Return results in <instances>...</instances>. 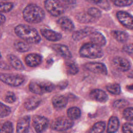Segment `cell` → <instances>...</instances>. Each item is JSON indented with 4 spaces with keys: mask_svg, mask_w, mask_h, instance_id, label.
<instances>
[{
    "mask_svg": "<svg viewBox=\"0 0 133 133\" xmlns=\"http://www.w3.org/2000/svg\"><path fill=\"white\" fill-rule=\"evenodd\" d=\"M14 31L18 37L27 43L37 44L41 41V36L37 31L30 25L18 24L15 28Z\"/></svg>",
    "mask_w": 133,
    "mask_h": 133,
    "instance_id": "obj_1",
    "label": "cell"
},
{
    "mask_svg": "<svg viewBox=\"0 0 133 133\" xmlns=\"http://www.w3.org/2000/svg\"><path fill=\"white\" fill-rule=\"evenodd\" d=\"M24 20L30 23H38L42 22L45 16V13L42 8L35 4L26 5L22 11Z\"/></svg>",
    "mask_w": 133,
    "mask_h": 133,
    "instance_id": "obj_2",
    "label": "cell"
},
{
    "mask_svg": "<svg viewBox=\"0 0 133 133\" xmlns=\"http://www.w3.org/2000/svg\"><path fill=\"white\" fill-rule=\"evenodd\" d=\"M29 88L30 90L37 95H43L52 91L55 88L51 82L43 79H33L31 81Z\"/></svg>",
    "mask_w": 133,
    "mask_h": 133,
    "instance_id": "obj_3",
    "label": "cell"
},
{
    "mask_svg": "<svg viewBox=\"0 0 133 133\" xmlns=\"http://www.w3.org/2000/svg\"><path fill=\"white\" fill-rule=\"evenodd\" d=\"M79 54L83 57L96 59L102 57L103 52L99 46L91 43L83 45L80 48Z\"/></svg>",
    "mask_w": 133,
    "mask_h": 133,
    "instance_id": "obj_4",
    "label": "cell"
},
{
    "mask_svg": "<svg viewBox=\"0 0 133 133\" xmlns=\"http://www.w3.org/2000/svg\"><path fill=\"white\" fill-rule=\"evenodd\" d=\"M44 7L51 16L58 17L64 14V8L59 0H45Z\"/></svg>",
    "mask_w": 133,
    "mask_h": 133,
    "instance_id": "obj_5",
    "label": "cell"
},
{
    "mask_svg": "<svg viewBox=\"0 0 133 133\" xmlns=\"http://www.w3.org/2000/svg\"><path fill=\"white\" fill-rule=\"evenodd\" d=\"M73 125L74 122L70 118L60 116L53 120L50 127L55 130L64 131L72 127Z\"/></svg>",
    "mask_w": 133,
    "mask_h": 133,
    "instance_id": "obj_6",
    "label": "cell"
},
{
    "mask_svg": "<svg viewBox=\"0 0 133 133\" xmlns=\"http://www.w3.org/2000/svg\"><path fill=\"white\" fill-rule=\"evenodd\" d=\"M0 81L9 86L16 87L23 83L24 81V78L20 74L1 73Z\"/></svg>",
    "mask_w": 133,
    "mask_h": 133,
    "instance_id": "obj_7",
    "label": "cell"
},
{
    "mask_svg": "<svg viewBox=\"0 0 133 133\" xmlns=\"http://www.w3.org/2000/svg\"><path fill=\"white\" fill-rule=\"evenodd\" d=\"M48 120L44 116L34 115L32 118V125L37 132H42L45 131L48 127Z\"/></svg>",
    "mask_w": 133,
    "mask_h": 133,
    "instance_id": "obj_8",
    "label": "cell"
},
{
    "mask_svg": "<svg viewBox=\"0 0 133 133\" xmlns=\"http://www.w3.org/2000/svg\"><path fill=\"white\" fill-rule=\"evenodd\" d=\"M117 18L119 21L125 27L133 29V17L127 12L119 11L117 12Z\"/></svg>",
    "mask_w": 133,
    "mask_h": 133,
    "instance_id": "obj_9",
    "label": "cell"
},
{
    "mask_svg": "<svg viewBox=\"0 0 133 133\" xmlns=\"http://www.w3.org/2000/svg\"><path fill=\"white\" fill-rule=\"evenodd\" d=\"M85 68L90 72L95 73L106 75L107 69L105 65L100 62H89L85 64Z\"/></svg>",
    "mask_w": 133,
    "mask_h": 133,
    "instance_id": "obj_10",
    "label": "cell"
},
{
    "mask_svg": "<svg viewBox=\"0 0 133 133\" xmlns=\"http://www.w3.org/2000/svg\"><path fill=\"white\" fill-rule=\"evenodd\" d=\"M30 123V118L29 116H24L20 118L17 124L16 132L18 133H26L29 131Z\"/></svg>",
    "mask_w": 133,
    "mask_h": 133,
    "instance_id": "obj_11",
    "label": "cell"
},
{
    "mask_svg": "<svg viewBox=\"0 0 133 133\" xmlns=\"http://www.w3.org/2000/svg\"><path fill=\"white\" fill-rule=\"evenodd\" d=\"M41 33L46 39L50 41L56 42L62 38V35L60 33L50 29H42L41 30Z\"/></svg>",
    "mask_w": 133,
    "mask_h": 133,
    "instance_id": "obj_12",
    "label": "cell"
},
{
    "mask_svg": "<svg viewBox=\"0 0 133 133\" xmlns=\"http://www.w3.org/2000/svg\"><path fill=\"white\" fill-rule=\"evenodd\" d=\"M52 48L62 57L66 59H70L72 57V54L69 48L62 44H55L51 45Z\"/></svg>",
    "mask_w": 133,
    "mask_h": 133,
    "instance_id": "obj_13",
    "label": "cell"
},
{
    "mask_svg": "<svg viewBox=\"0 0 133 133\" xmlns=\"http://www.w3.org/2000/svg\"><path fill=\"white\" fill-rule=\"evenodd\" d=\"M113 62L115 66L118 70L121 71H127L129 69L130 66V64L129 61L127 59L122 57H115L113 59Z\"/></svg>",
    "mask_w": 133,
    "mask_h": 133,
    "instance_id": "obj_14",
    "label": "cell"
},
{
    "mask_svg": "<svg viewBox=\"0 0 133 133\" xmlns=\"http://www.w3.org/2000/svg\"><path fill=\"white\" fill-rule=\"evenodd\" d=\"M89 96L92 99L101 102H105L108 99L107 94L104 91L99 89L92 90L90 92Z\"/></svg>",
    "mask_w": 133,
    "mask_h": 133,
    "instance_id": "obj_15",
    "label": "cell"
},
{
    "mask_svg": "<svg viewBox=\"0 0 133 133\" xmlns=\"http://www.w3.org/2000/svg\"><path fill=\"white\" fill-rule=\"evenodd\" d=\"M89 36L92 43L99 46H103L106 44V39L104 36L99 32L91 31Z\"/></svg>",
    "mask_w": 133,
    "mask_h": 133,
    "instance_id": "obj_16",
    "label": "cell"
},
{
    "mask_svg": "<svg viewBox=\"0 0 133 133\" xmlns=\"http://www.w3.org/2000/svg\"><path fill=\"white\" fill-rule=\"evenodd\" d=\"M57 23L64 31H71L74 28V25L72 20L65 16L59 18L57 20Z\"/></svg>",
    "mask_w": 133,
    "mask_h": 133,
    "instance_id": "obj_17",
    "label": "cell"
},
{
    "mask_svg": "<svg viewBox=\"0 0 133 133\" xmlns=\"http://www.w3.org/2000/svg\"><path fill=\"white\" fill-rule=\"evenodd\" d=\"M41 99L38 96H32L28 98L24 103V107L28 110L36 109L41 103Z\"/></svg>",
    "mask_w": 133,
    "mask_h": 133,
    "instance_id": "obj_18",
    "label": "cell"
},
{
    "mask_svg": "<svg viewBox=\"0 0 133 133\" xmlns=\"http://www.w3.org/2000/svg\"><path fill=\"white\" fill-rule=\"evenodd\" d=\"M25 61L29 66H36L41 64L42 57L37 54H30L25 57Z\"/></svg>",
    "mask_w": 133,
    "mask_h": 133,
    "instance_id": "obj_19",
    "label": "cell"
},
{
    "mask_svg": "<svg viewBox=\"0 0 133 133\" xmlns=\"http://www.w3.org/2000/svg\"><path fill=\"white\" fill-rule=\"evenodd\" d=\"M68 103L67 98L62 95H55L52 98V103L56 109L64 108Z\"/></svg>",
    "mask_w": 133,
    "mask_h": 133,
    "instance_id": "obj_20",
    "label": "cell"
},
{
    "mask_svg": "<svg viewBox=\"0 0 133 133\" xmlns=\"http://www.w3.org/2000/svg\"><path fill=\"white\" fill-rule=\"evenodd\" d=\"M7 58L10 65L15 69L18 70H23L24 66L22 62L15 55L12 54L8 55Z\"/></svg>",
    "mask_w": 133,
    "mask_h": 133,
    "instance_id": "obj_21",
    "label": "cell"
},
{
    "mask_svg": "<svg viewBox=\"0 0 133 133\" xmlns=\"http://www.w3.org/2000/svg\"><path fill=\"white\" fill-rule=\"evenodd\" d=\"M91 31V30L89 28H85L75 31L72 34V38L75 41H79L87 35H89Z\"/></svg>",
    "mask_w": 133,
    "mask_h": 133,
    "instance_id": "obj_22",
    "label": "cell"
},
{
    "mask_svg": "<svg viewBox=\"0 0 133 133\" xmlns=\"http://www.w3.org/2000/svg\"><path fill=\"white\" fill-rule=\"evenodd\" d=\"M119 127V121L115 116H112L108 123L107 131L108 132H116Z\"/></svg>",
    "mask_w": 133,
    "mask_h": 133,
    "instance_id": "obj_23",
    "label": "cell"
},
{
    "mask_svg": "<svg viewBox=\"0 0 133 133\" xmlns=\"http://www.w3.org/2000/svg\"><path fill=\"white\" fill-rule=\"evenodd\" d=\"M65 68L67 73L71 75H75L78 72L76 64L72 61H68L65 63Z\"/></svg>",
    "mask_w": 133,
    "mask_h": 133,
    "instance_id": "obj_24",
    "label": "cell"
},
{
    "mask_svg": "<svg viewBox=\"0 0 133 133\" xmlns=\"http://www.w3.org/2000/svg\"><path fill=\"white\" fill-rule=\"evenodd\" d=\"M68 117L72 120L78 119L81 115V111L77 107H72L67 111Z\"/></svg>",
    "mask_w": 133,
    "mask_h": 133,
    "instance_id": "obj_25",
    "label": "cell"
},
{
    "mask_svg": "<svg viewBox=\"0 0 133 133\" xmlns=\"http://www.w3.org/2000/svg\"><path fill=\"white\" fill-rule=\"evenodd\" d=\"M113 37L118 42H124L128 38V35L127 33L120 31H113L111 32Z\"/></svg>",
    "mask_w": 133,
    "mask_h": 133,
    "instance_id": "obj_26",
    "label": "cell"
},
{
    "mask_svg": "<svg viewBox=\"0 0 133 133\" xmlns=\"http://www.w3.org/2000/svg\"><path fill=\"white\" fill-rule=\"evenodd\" d=\"M14 47L16 50L21 52L28 51L30 49V46L26 43L19 41H16L14 42Z\"/></svg>",
    "mask_w": 133,
    "mask_h": 133,
    "instance_id": "obj_27",
    "label": "cell"
},
{
    "mask_svg": "<svg viewBox=\"0 0 133 133\" xmlns=\"http://www.w3.org/2000/svg\"><path fill=\"white\" fill-rule=\"evenodd\" d=\"M76 18L78 21L82 23H88L90 22L95 19L90 16L88 13L81 12L76 15Z\"/></svg>",
    "mask_w": 133,
    "mask_h": 133,
    "instance_id": "obj_28",
    "label": "cell"
},
{
    "mask_svg": "<svg viewBox=\"0 0 133 133\" xmlns=\"http://www.w3.org/2000/svg\"><path fill=\"white\" fill-rule=\"evenodd\" d=\"M14 7V4L11 2H0V12H8Z\"/></svg>",
    "mask_w": 133,
    "mask_h": 133,
    "instance_id": "obj_29",
    "label": "cell"
},
{
    "mask_svg": "<svg viewBox=\"0 0 133 133\" xmlns=\"http://www.w3.org/2000/svg\"><path fill=\"white\" fill-rule=\"evenodd\" d=\"M105 128V123L103 122L96 123L90 130V132L100 133L102 132Z\"/></svg>",
    "mask_w": 133,
    "mask_h": 133,
    "instance_id": "obj_30",
    "label": "cell"
},
{
    "mask_svg": "<svg viewBox=\"0 0 133 133\" xmlns=\"http://www.w3.org/2000/svg\"><path fill=\"white\" fill-rule=\"evenodd\" d=\"M13 130L14 128L12 124L9 121L5 122L0 127V132L11 133L13 132Z\"/></svg>",
    "mask_w": 133,
    "mask_h": 133,
    "instance_id": "obj_31",
    "label": "cell"
},
{
    "mask_svg": "<svg viewBox=\"0 0 133 133\" xmlns=\"http://www.w3.org/2000/svg\"><path fill=\"white\" fill-rule=\"evenodd\" d=\"M107 89L114 95H118L121 93V87L118 84L109 85L107 86Z\"/></svg>",
    "mask_w": 133,
    "mask_h": 133,
    "instance_id": "obj_32",
    "label": "cell"
},
{
    "mask_svg": "<svg viewBox=\"0 0 133 133\" xmlns=\"http://www.w3.org/2000/svg\"><path fill=\"white\" fill-rule=\"evenodd\" d=\"M11 110L10 108L6 105L0 102V117H5L10 114Z\"/></svg>",
    "mask_w": 133,
    "mask_h": 133,
    "instance_id": "obj_33",
    "label": "cell"
},
{
    "mask_svg": "<svg viewBox=\"0 0 133 133\" xmlns=\"http://www.w3.org/2000/svg\"><path fill=\"white\" fill-rule=\"evenodd\" d=\"M87 13L95 19L98 18L101 16L100 11L95 7H91L89 8L87 11Z\"/></svg>",
    "mask_w": 133,
    "mask_h": 133,
    "instance_id": "obj_34",
    "label": "cell"
},
{
    "mask_svg": "<svg viewBox=\"0 0 133 133\" xmlns=\"http://www.w3.org/2000/svg\"><path fill=\"white\" fill-rule=\"evenodd\" d=\"M113 3L117 6L124 7L130 5L132 2V0H113Z\"/></svg>",
    "mask_w": 133,
    "mask_h": 133,
    "instance_id": "obj_35",
    "label": "cell"
},
{
    "mask_svg": "<svg viewBox=\"0 0 133 133\" xmlns=\"http://www.w3.org/2000/svg\"><path fill=\"white\" fill-rule=\"evenodd\" d=\"M123 116L128 121H133V108H128L124 110Z\"/></svg>",
    "mask_w": 133,
    "mask_h": 133,
    "instance_id": "obj_36",
    "label": "cell"
},
{
    "mask_svg": "<svg viewBox=\"0 0 133 133\" xmlns=\"http://www.w3.org/2000/svg\"><path fill=\"white\" fill-rule=\"evenodd\" d=\"M16 98L15 94L11 91H8L5 96V101L9 103H12L16 101Z\"/></svg>",
    "mask_w": 133,
    "mask_h": 133,
    "instance_id": "obj_37",
    "label": "cell"
},
{
    "mask_svg": "<svg viewBox=\"0 0 133 133\" xmlns=\"http://www.w3.org/2000/svg\"><path fill=\"white\" fill-rule=\"evenodd\" d=\"M128 104V102L125 100L119 99L115 101L113 103V106L116 108H121L125 107Z\"/></svg>",
    "mask_w": 133,
    "mask_h": 133,
    "instance_id": "obj_38",
    "label": "cell"
},
{
    "mask_svg": "<svg viewBox=\"0 0 133 133\" xmlns=\"http://www.w3.org/2000/svg\"><path fill=\"white\" fill-rule=\"evenodd\" d=\"M122 130L124 132L133 133V124L129 123L124 124L123 126Z\"/></svg>",
    "mask_w": 133,
    "mask_h": 133,
    "instance_id": "obj_39",
    "label": "cell"
},
{
    "mask_svg": "<svg viewBox=\"0 0 133 133\" xmlns=\"http://www.w3.org/2000/svg\"><path fill=\"white\" fill-rule=\"evenodd\" d=\"M123 50L127 53L133 55V44L126 45L124 47Z\"/></svg>",
    "mask_w": 133,
    "mask_h": 133,
    "instance_id": "obj_40",
    "label": "cell"
},
{
    "mask_svg": "<svg viewBox=\"0 0 133 133\" xmlns=\"http://www.w3.org/2000/svg\"><path fill=\"white\" fill-rule=\"evenodd\" d=\"M63 2L67 6H73L76 4V0H62Z\"/></svg>",
    "mask_w": 133,
    "mask_h": 133,
    "instance_id": "obj_41",
    "label": "cell"
},
{
    "mask_svg": "<svg viewBox=\"0 0 133 133\" xmlns=\"http://www.w3.org/2000/svg\"><path fill=\"white\" fill-rule=\"evenodd\" d=\"M5 21H6L5 16L0 12V25L4 24Z\"/></svg>",
    "mask_w": 133,
    "mask_h": 133,
    "instance_id": "obj_42",
    "label": "cell"
},
{
    "mask_svg": "<svg viewBox=\"0 0 133 133\" xmlns=\"http://www.w3.org/2000/svg\"><path fill=\"white\" fill-rule=\"evenodd\" d=\"M86 1L90 3L94 4H98L101 2V0H86Z\"/></svg>",
    "mask_w": 133,
    "mask_h": 133,
    "instance_id": "obj_43",
    "label": "cell"
},
{
    "mask_svg": "<svg viewBox=\"0 0 133 133\" xmlns=\"http://www.w3.org/2000/svg\"><path fill=\"white\" fill-rule=\"evenodd\" d=\"M128 77H129L130 78H133V70L131 72H130V73H129Z\"/></svg>",
    "mask_w": 133,
    "mask_h": 133,
    "instance_id": "obj_44",
    "label": "cell"
},
{
    "mask_svg": "<svg viewBox=\"0 0 133 133\" xmlns=\"http://www.w3.org/2000/svg\"><path fill=\"white\" fill-rule=\"evenodd\" d=\"M127 88L129 89H130V90H133V84L130 85V86H127Z\"/></svg>",
    "mask_w": 133,
    "mask_h": 133,
    "instance_id": "obj_45",
    "label": "cell"
},
{
    "mask_svg": "<svg viewBox=\"0 0 133 133\" xmlns=\"http://www.w3.org/2000/svg\"><path fill=\"white\" fill-rule=\"evenodd\" d=\"M2 1H9V0H2Z\"/></svg>",
    "mask_w": 133,
    "mask_h": 133,
    "instance_id": "obj_46",
    "label": "cell"
},
{
    "mask_svg": "<svg viewBox=\"0 0 133 133\" xmlns=\"http://www.w3.org/2000/svg\"><path fill=\"white\" fill-rule=\"evenodd\" d=\"M1 53H0V59H1Z\"/></svg>",
    "mask_w": 133,
    "mask_h": 133,
    "instance_id": "obj_47",
    "label": "cell"
},
{
    "mask_svg": "<svg viewBox=\"0 0 133 133\" xmlns=\"http://www.w3.org/2000/svg\"><path fill=\"white\" fill-rule=\"evenodd\" d=\"M0 37H1V35H0Z\"/></svg>",
    "mask_w": 133,
    "mask_h": 133,
    "instance_id": "obj_48",
    "label": "cell"
}]
</instances>
